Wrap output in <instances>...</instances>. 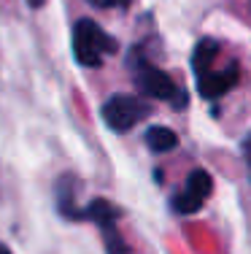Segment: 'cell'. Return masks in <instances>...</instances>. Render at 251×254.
I'll return each mask as SVG.
<instances>
[{
  "mask_svg": "<svg viewBox=\"0 0 251 254\" xmlns=\"http://www.w3.org/2000/svg\"><path fill=\"white\" fill-rule=\"evenodd\" d=\"M130 68H133V73H135V84H138V89L146 95V98L167 100V103H173L176 111H181V108L189 103L187 89L176 87V81H173L165 70L149 65L146 60H133V57H130Z\"/></svg>",
  "mask_w": 251,
  "mask_h": 254,
  "instance_id": "cell-1",
  "label": "cell"
},
{
  "mask_svg": "<svg viewBox=\"0 0 251 254\" xmlns=\"http://www.w3.org/2000/svg\"><path fill=\"white\" fill-rule=\"evenodd\" d=\"M116 52V41L98 22L79 19L73 27V54L84 68H98L105 54Z\"/></svg>",
  "mask_w": 251,
  "mask_h": 254,
  "instance_id": "cell-2",
  "label": "cell"
},
{
  "mask_svg": "<svg viewBox=\"0 0 251 254\" xmlns=\"http://www.w3.org/2000/svg\"><path fill=\"white\" fill-rule=\"evenodd\" d=\"M103 122L111 127L113 132H127L133 130L141 119H146L151 114V108L146 106L135 95H111L103 106Z\"/></svg>",
  "mask_w": 251,
  "mask_h": 254,
  "instance_id": "cell-3",
  "label": "cell"
},
{
  "mask_svg": "<svg viewBox=\"0 0 251 254\" xmlns=\"http://www.w3.org/2000/svg\"><path fill=\"white\" fill-rule=\"evenodd\" d=\"M238 78H241V68H238V63H230L224 70L211 68L208 73L197 76V89H200V95L205 100H219L222 95H227L235 87Z\"/></svg>",
  "mask_w": 251,
  "mask_h": 254,
  "instance_id": "cell-4",
  "label": "cell"
},
{
  "mask_svg": "<svg viewBox=\"0 0 251 254\" xmlns=\"http://www.w3.org/2000/svg\"><path fill=\"white\" fill-rule=\"evenodd\" d=\"M73 190H76V179L62 176L57 181V208H59V214H62L65 219L81 222V219H87V211L76 205V192Z\"/></svg>",
  "mask_w": 251,
  "mask_h": 254,
  "instance_id": "cell-5",
  "label": "cell"
},
{
  "mask_svg": "<svg viewBox=\"0 0 251 254\" xmlns=\"http://www.w3.org/2000/svg\"><path fill=\"white\" fill-rule=\"evenodd\" d=\"M219 52H222L219 41H213V38H202L200 44L195 46V54H192V70H195V76L208 73V70L213 68V63H216Z\"/></svg>",
  "mask_w": 251,
  "mask_h": 254,
  "instance_id": "cell-6",
  "label": "cell"
},
{
  "mask_svg": "<svg viewBox=\"0 0 251 254\" xmlns=\"http://www.w3.org/2000/svg\"><path fill=\"white\" fill-rule=\"evenodd\" d=\"M87 219L95 222L100 230H108V227H116L119 222V208L116 205H111L108 200H103V197H95V200H89L87 208Z\"/></svg>",
  "mask_w": 251,
  "mask_h": 254,
  "instance_id": "cell-7",
  "label": "cell"
},
{
  "mask_svg": "<svg viewBox=\"0 0 251 254\" xmlns=\"http://www.w3.org/2000/svg\"><path fill=\"white\" fill-rule=\"evenodd\" d=\"M143 141H146V146L151 149V152H157V154L173 152V149L178 146V135L170 130V127H162V125L149 127L146 135H143Z\"/></svg>",
  "mask_w": 251,
  "mask_h": 254,
  "instance_id": "cell-8",
  "label": "cell"
},
{
  "mask_svg": "<svg viewBox=\"0 0 251 254\" xmlns=\"http://www.w3.org/2000/svg\"><path fill=\"white\" fill-rule=\"evenodd\" d=\"M187 192H192L195 197H200V200H205L208 195H211V190H213V179L208 176V171H192L189 173V179H187V187H184Z\"/></svg>",
  "mask_w": 251,
  "mask_h": 254,
  "instance_id": "cell-9",
  "label": "cell"
},
{
  "mask_svg": "<svg viewBox=\"0 0 251 254\" xmlns=\"http://www.w3.org/2000/svg\"><path fill=\"white\" fill-rule=\"evenodd\" d=\"M202 203L205 200H200V197H195L192 192H178L176 197L170 200V205H173V211H176L178 216H192V214H197V211L202 208Z\"/></svg>",
  "mask_w": 251,
  "mask_h": 254,
  "instance_id": "cell-10",
  "label": "cell"
},
{
  "mask_svg": "<svg viewBox=\"0 0 251 254\" xmlns=\"http://www.w3.org/2000/svg\"><path fill=\"white\" fill-rule=\"evenodd\" d=\"M103 233V241H105V252L108 254H130V246L124 244V238L119 235L116 227H108V230H100Z\"/></svg>",
  "mask_w": 251,
  "mask_h": 254,
  "instance_id": "cell-11",
  "label": "cell"
},
{
  "mask_svg": "<svg viewBox=\"0 0 251 254\" xmlns=\"http://www.w3.org/2000/svg\"><path fill=\"white\" fill-rule=\"evenodd\" d=\"M92 5H98V8H111V5H127L130 0H89Z\"/></svg>",
  "mask_w": 251,
  "mask_h": 254,
  "instance_id": "cell-12",
  "label": "cell"
},
{
  "mask_svg": "<svg viewBox=\"0 0 251 254\" xmlns=\"http://www.w3.org/2000/svg\"><path fill=\"white\" fill-rule=\"evenodd\" d=\"M243 160H246L249 173H251V135H246V141H243Z\"/></svg>",
  "mask_w": 251,
  "mask_h": 254,
  "instance_id": "cell-13",
  "label": "cell"
},
{
  "mask_svg": "<svg viewBox=\"0 0 251 254\" xmlns=\"http://www.w3.org/2000/svg\"><path fill=\"white\" fill-rule=\"evenodd\" d=\"M27 3H30V5H33V8H41V5H44V3H46V0H27Z\"/></svg>",
  "mask_w": 251,
  "mask_h": 254,
  "instance_id": "cell-14",
  "label": "cell"
},
{
  "mask_svg": "<svg viewBox=\"0 0 251 254\" xmlns=\"http://www.w3.org/2000/svg\"><path fill=\"white\" fill-rule=\"evenodd\" d=\"M0 254H11V249H8V246H3V244H0Z\"/></svg>",
  "mask_w": 251,
  "mask_h": 254,
  "instance_id": "cell-15",
  "label": "cell"
}]
</instances>
